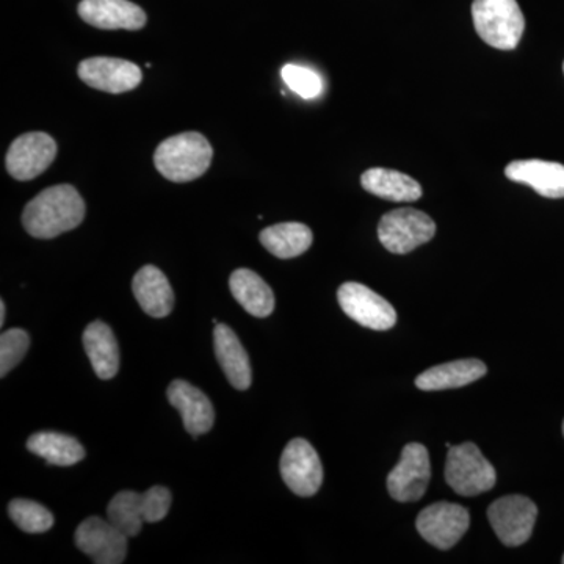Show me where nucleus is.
Returning <instances> with one entry per match:
<instances>
[{
    "label": "nucleus",
    "instance_id": "obj_17",
    "mask_svg": "<svg viewBox=\"0 0 564 564\" xmlns=\"http://www.w3.org/2000/svg\"><path fill=\"white\" fill-rule=\"evenodd\" d=\"M508 180L527 184L544 198H564V165L547 161H516L505 169Z\"/></svg>",
    "mask_w": 564,
    "mask_h": 564
},
{
    "label": "nucleus",
    "instance_id": "obj_33",
    "mask_svg": "<svg viewBox=\"0 0 564 564\" xmlns=\"http://www.w3.org/2000/svg\"><path fill=\"white\" fill-rule=\"evenodd\" d=\"M563 69H564V65H563Z\"/></svg>",
    "mask_w": 564,
    "mask_h": 564
},
{
    "label": "nucleus",
    "instance_id": "obj_1",
    "mask_svg": "<svg viewBox=\"0 0 564 564\" xmlns=\"http://www.w3.org/2000/svg\"><path fill=\"white\" fill-rule=\"evenodd\" d=\"M85 203L73 185L46 188L25 206L22 225L36 239H54L84 221Z\"/></svg>",
    "mask_w": 564,
    "mask_h": 564
},
{
    "label": "nucleus",
    "instance_id": "obj_3",
    "mask_svg": "<svg viewBox=\"0 0 564 564\" xmlns=\"http://www.w3.org/2000/svg\"><path fill=\"white\" fill-rule=\"evenodd\" d=\"M475 31L489 46L513 51L525 31V18L516 0H474Z\"/></svg>",
    "mask_w": 564,
    "mask_h": 564
},
{
    "label": "nucleus",
    "instance_id": "obj_31",
    "mask_svg": "<svg viewBox=\"0 0 564 564\" xmlns=\"http://www.w3.org/2000/svg\"><path fill=\"white\" fill-rule=\"evenodd\" d=\"M563 434H564V422H563Z\"/></svg>",
    "mask_w": 564,
    "mask_h": 564
},
{
    "label": "nucleus",
    "instance_id": "obj_10",
    "mask_svg": "<svg viewBox=\"0 0 564 564\" xmlns=\"http://www.w3.org/2000/svg\"><path fill=\"white\" fill-rule=\"evenodd\" d=\"M415 525L426 543L448 551L469 530L470 516L462 505L437 502L421 511Z\"/></svg>",
    "mask_w": 564,
    "mask_h": 564
},
{
    "label": "nucleus",
    "instance_id": "obj_6",
    "mask_svg": "<svg viewBox=\"0 0 564 564\" xmlns=\"http://www.w3.org/2000/svg\"><path fill=\"white\" fill-rule=\"evenodd\" d=\"M536 516V505L525 496H505L488 508L492 530L508 547H518L530 540Z\"/></svg>",
    "mask_w": 564,
    "mask_h": 564
},
{
    "label": "nucleus",
    "instance_id": "obj_28",
    "mask_svg": "<svg viewBox=\"0 0 564 564\" xmlns=\"http://www.w3.org/2000/svg\"><path fill=\"white\" fill-rule=\"evenodd\" d=\"M281 76L285 85L303 99H314L322 95L323 82L313 69L300 65H285Z\"/></svg>",
    "mask_w": 564,
    "mask_h": 564
},
{
    "label": "nucleus",
    "instance_id": "obj_20",
    "mask_svg": "<svg viewBox=\"0 0 564 564\" xmlns=\"http://www.w3.org/2000/svg\"><path fill=\"white\" fill-rule=\"evenodd\" d=\"M488 369L478 359H459V361L441 364L419 375L415 380L421 391H445L463 388L484 378Z\"/></svg>",
    "mask_w": 564,
    "mask_h": 564
},
{
    "label": "nucleus",
    "instance_id": "obj_18",
    "mask_svg": "<svg viewBox=\"0 0 564 564\" xmlns=\"http://www.w3.org/2000/svg\"><path fill=\"white\" fill-rule=\"evenodd\" d=\"M132 291L141 310L154 318L172 314L174 292L169 278L154 265L141 267L132 281Z\"/></svg>",
    "mask_w": 564,
    "mask_h": 564
},
{
    "label": "nucleus",
    "instance_id": "obj_25",
    "mask_svg": "<svg viewBox=\"0 0 564 564\" xmlns=\"http://www.w3.org/2000/svg\"><path fill=\"white\" fill-rule=\"evenodd\" d=\"M107 519L128 538L137 536L144 522L143 494L118 492L107 507Z\"/></svg>",
    "mask_w": 564,
    "mask_h": 564
},
{
    "label": "nucleus",
    "instance_id": "obj_23",
    "mask_svg": "<svg viewBox=\"0 0 564 564\" xmlns=\"http://www.w3.org/2000/svg\"><path fill=\"white\" fill-rule=\"evenodd\" d=\"M261 243L280 259L299 258L313 245V231L303 223H280L263 229Z\"/></svg>",
    "mask_w": 564,
    "mask_h": 564
},
{
    "label": "nucleus",
    "instance_id": "obj_12",
    "mask_svg": "<svg viewBox=\"0 0 564 564\" xmlns=\"http://www.w3.org/2000/svg\"><path fill=\"white\" fill-rule=\"evenodd\" d=\"M128 540L109 519L88 518L76 530V545L96 564H121L128 554Z\"/></svg>",
    "mask_w": 564,
    "mask_h": 564
},
{
    "label": "nucleus",
    "instance_id": "obj_14",
    "mask_svg": "<svg viewBox=\"0 0 564 564\" xmlns=\"http://www.w3.org/2000/svg\"><path fill=\"white\" fill-rule=\"evenodd\" d=\"M79 17L102 31H140L147 25V13L129 0H82Z\"/></svg>",
    "mask_w": 564,
    "mask_h": 564
},
{
    "label": "nucleus",
    "instance_id": "obj_21",
    "mask_svg": "<svg viewBox=\"0 0 564 564\" xmlns=\"http://www.w3.org/2000/svg\"><path fill=\"white\" fill-rule=\"evenodd\" d=\"M234 299L248 314L265 318L273 314L274 295L270 285L258 273L248 269L236 270L229 278Z\"/></svg>",
    "mask_w": 564,
    "mask_h": 564
},
{
    "label": "nucleus",
    "instance_id": "obj_16",
    "mask_svg": "<svg viewBox=\"0 0 564 564\" xmlns=\"http://www.w3.org/2000/svg\"><path fill=\"white\" fill-rule=\"evenodd\" d=\"M214 347L229 383L239 391H247L252 381L250 358L237 334L225 323L215 325Z\"/></svg>",
    "mask_w": 564,
    "mask_h": 564
},
{
    "label": "nucleus",
    "instance_id": "obj_9",
    "mask_svg": "<svg viewBox=\"0 0 564 564\" xmlns=\"http://www.w3.org/2000/svg\"><path fill=\"white\" fill-rule=\"evenodd\" d=\"M432 478L430 455L425 445H404L400 463L388 475V491L397 502H415L429 488Z\"/></svg>",
    "mask_w": 564,
    "mask_h": 564
},
{
    "label": "nucleus",
    "instance_id": "obj_5",
    "mask_svg": "<svg viewBox=\"0 0 564 564\" xmlns=\"http://www.w3.org/2000/svg\"><path fill=\"white\" fill-rule=\"evenodd\" d=\"M436 234V223L425 212L397 209L386 214L378 226V239L393 254H408L429 243Z\"/></svg>",
    "mask_w": 564,
    "mask_h": 564
},
{
    "label": "nucleus",
    "instance_id": "obj_13",
    "mask_svg": "<svg viewBox=\"0 0 564 564\" xmlns=\"http://www.w3.org/2000/svg\"><path fill=\"white\" fill-rule=\"evenodd\" d=\"M77 73L88 87L111 93V95L135 90L143 80L139 66L122 58H87L80 63Z\"/></svg>",
    "mask_w": 564,
    "mask_h": 564
},
{
    "label": "nucleus",
    "instance_id": "obj_8",
    "mask_svg": "<svg viewBox=\"0 0 564 564\" xmlns=\"http://www.w3.org/2000/svg\"><path fill=\"white\" fill-rule=\"evenodd\" d=\"M57 158V141L50 133L29 132L18 137L7 152V172L17 181H32L46 172Z\"/></svg>",
    "mask_w": 564,
    "mask_h": 564
},
{
    "label": "nucleus",
    "instance_id": "obj_19",
    "mask_svg": "<svg viewBox=\"0 0 564 564\" xmlns=\"http://www.w3.org/2000/svg\"><path fill=\"white\" fill-rule=\"evenodd\" d=\"M84 348L93 370L101 380H110L120 370V347L107 323L95 321L84 333Z\"/></svg>",
    "mask_w": 564,
    "mask_h": 564
},
{
    "label": "nucleus",
    "instance_id": "obj_29",
    "mask_svg": "<svg viewBox=\"0 0 564 564\" xmlns=\"http://www.w3.org/2000/svg\"><path fill=\"white\" fill-rule=\"evenodd\" d=\"M172 507V492L163 486H152L143 494L144 521L161 522Z\"/></svg>",
    "mask_w": 564,
    "mask_h": 564
},
{
    "label": "nucleus",
    "instance_id": "obj_7",
    "mask_svg": "<svg viewBox=\"0 0 564 564\" xmlns=\"http://www.w3.org/2000/svg\"><path fill=\"white\" fill-rule=\"evenodd\" d=\"M337 302L351 321L375 332H388L397 323L392 304L359 282L340 285Z\"/></svg>",
    "mask_w": 564,
    "mask_h": 564
},
{
    "label": "nucleus",
    "instance_id": "obj_2",
    "mask_svg": "<svg viewBox=\"0 0 564 564\" xmlns=\"http://www.w3.org/2000/svg\"><path fill=\"white\" fill-rule=\"evenodd\" d=\"M214 150L199 132H184L159 144L154 154L158 172L172 182H191L209 170Z\"/></svg>",
    "mask_w": 564,
    "mask_h": 564
},
{
    "label": "nucleus",
    "instance_id": "obj_24",
    "mask_svg": "<svg viewBox=\"0 0 564 564\" xmlns=\"http://www.w3.org/2000/svg\"><path fill=\"white\" fill-rule=\"evenodd\" d=\"M28 448L33 455L55 466H73L85 458L84 445L68 434L54 432L32 434L28 441Z\"/></svg>",
    "mask_w": 564,
    "mask_h": 564
},
{
    "label": "nucleus",
    "instance_id": "obj_15",
    "mask_svg": "<svg viewBox=\"0 0 564 564\" xmlns=\"http://www.w3.org/2000/svg\"><path fill=\"white\" fill-rule=\"evenodd\" d=\"M169 402L180 411L182 422L192 436L210 432L214 426L215 411L209 397L184 380H174L166 391Z\"/></svg>",
    "mask_w": 564,
    "mask_h": 564
},
{
    "label": "nucleus",
    "instance_id": "obj_27",
    "mask_svg": "<svg viewBox=\"0 0 564 564\" xmlns=\"http://www.w3.org/2000/svg\"><path fill=\"white\" fill-rule=\"evenodd\" d=\"M31 337L24 329L13 328L0 336V377H7L24 359Z\"/></svg>",
    "mask_w": 564,
    "mask_h": 564
},
{
    "label": "nucleus",
    "instance_id": "obj_11",
    "mask_svg": "<svg viewBox=\"0 0 564 564\" xmlns=\"http://www.w3.org/2000/svg\"><path fill=\"white\" fill-rule=\"evenodd\" d=\"M281 477L296 496L311 497L323 484L321 456L304 440H293L281 455Z\"/></svg>",
    "mask_w": 564,
    "mask_h": 564
},
{
    "label": "nucleus",
    "instance_id": "obj_32",
    "mask_svg": "<svg viewBox=\"0 0 564 564\" xmlns=\"http://www.w3.org/2000/svg\"><path fill=\"white\" fill-rule=\"evenodd\" d=\"M563 563H564V555H563Z\"/></svg>",
    "mask_w": 564,
    "mask_h": 564
},
{
    "label": "nucleus",
    "instance_id": "obj_22",
    "mask_svg": "<svg viewBox=\"0 0 564 564\" xmlns=\"http://www.w3.org/2000/svg\"><path fill=\"white\" fill-rule=\"evenodd\" d=\"M364 191L378 198L395 203L417 202L422 196V187L417 181L395 170L372 169L362 174Z\"/></svg>",
    "mask_w": 564,
    "mask_h": 564
},
{
    "label": "nucleus",
    "instance_id": "obj_26",
    "mask_svg": "<svg viewBox=\"0 0 564 564\" xmlns=\"http://www.w3.org/2000/svg\"><path fill=\"white\" fill-rule=\"evenodd\" d=\"M9 514L22 532L44 533L54 525V516L46 507L33 500L14 499L9 505Z\"/></svg>",
    "mask_w": 564,
    "mask_h": 564
},
{
    "label": "nucleus",
    "instance_id": "obj_4",
    "mask_svg": "<svg viewBox=\"0 0 564 564\" xmlns=\"http://www.w3.org/2000/svg\"><path fill=\"white\" fill-rule=\"evenodd\" d=\"M445 480L459 496L473 497L491 491L497 474L477 445L464 443L448 448Z\"/></svg>",
    "mask_w": 564,
    "mask_h": 564
},
{
    "label": "nucleus",
    "instance_id": "obj_30",
    "mask_svg": "<svg viewBox=\"0 0 564 564\" xmlns=\"http://www.w3.org/2000/svg\"><path fill=\"white\" fill-rule=\"evenodd\" d=\"M6 313H7L6 303L0 302V325H3V323H6Z\"/></svg>",
    "mask_w": 564,
    "mask_h": 564
}]
</instances>
